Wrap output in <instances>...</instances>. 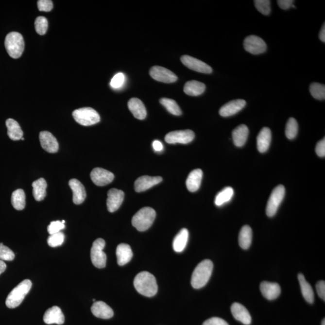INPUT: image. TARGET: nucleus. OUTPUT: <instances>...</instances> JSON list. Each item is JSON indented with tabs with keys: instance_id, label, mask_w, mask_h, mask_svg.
<instances>
[{
	"instance_id": "4c0bfd02",
	"label": "nucleus",
	"mask_w": 325,
	"mask_h": 325,
	"mask_svg": "<svg viewBox=\"0 0 325 325\" xmlns=\"http://www.w3.org/2000/svg\"><path fill=\"white\" fill-rule=\"evenodd\" d=\"M309 91L314 98L324 100L325 98V86L320 83H313L309 86Z\"/></svg>"
},
{
	"instance_id": "b1692460",
	"label": "nucleus",
	"mask_w": 325,
	"mask_h": 325,
	"mask_svg": "<svg viewBox=\"0 0 325 325\" xmlns=\"http://www.w3.org/2000/svg\"><path fill=\"white\" fill-rule=\"evenodd\" d=\"M272 138L271 131L268 127H264L257 138V144L259 152L266 153L270 147Z\"/></svg>"
},
{
	"instance_id": "7ed1b4c3",
	"label": "nucleus",
	"mask_w": 325,
	"mask_h": 325,
	"mask_svg": "<svg viewBox=\"0 0 325 325\" xmlns=\"http://www.w3.org/2000/svg\"><path fill=\"white\" fill-rule=\"evenodd\" d=\"M32 286V281L25 279L12 290L7 296L6 305L9 308H15L20 306L25 297L29 293Z\"/></svg>"
},
{
	"instance_id": "c85d7f7f",
	"label": "nucleus",
	"mask_w": 325,
	"mask_h": 325,
	"mask_svg": "<svg viewBox=\"0 0 325 325\" xmlns=\"http://www.w3.org/2000/svg\"><path fill=\"white\" fill-rule=\"evenodd\" d=\"M33 195L37 201H41L44 200L46 196V189L47 183L44 178H41L34 181L32 184Z\"/></svg>"
},
{
	"instance_id": "f8f14e48",
	"label": "nucleus",
	"mask_w": 325,
	"mask_h": 325,
	"mask_svg": "<svg viewBox=\"0 0 325 325\" xmlns=\"http://www.w3.org/2000/svg\"><path fill=\"white\" fill-rule=\"evenodd\" d=\"M181 61L186 67L196 72L204 73V74H210L213 71L212 68L205 63L190 56V55H183L181 58Z\"/></svg>"
},
{
	"instance_id": "7c9ffc66",
	"label": "nucleus",
	"mask_w": 325,
	"mask_h": 325,
	"mask_svg": "<svg viewBox=\"0 0 325 325\" xmlns=\"http://www.w3.org/2000/svg\"><path fill=\"white\" fill-rule=\"evenodd\" d=\"M298 280L301 286L302 296L307 302L312 304L314 302V294L311 285L306 281L304 274H298Z\"/></svg>"
},
{
	"instance_id": "49530a36",
	"label": "nucleus",
	"mask_w": 325,
	"mask_h": 325,
	"mask_svg": "<svg viewBox=\"0 0 325 325\" xmlns=\"http://www.w3.org/2000/svg\"><path fill=\"white\" fill-rule=\"evenodd\" d=\"M203 325H229L223 319L219 317H211L204 322Z\"/></svg>"
},
{
	"instance_id": "ea45409f",
	"label": "nucleus",
	"mask_w": 325,
	"mask_h": 325,
	"mask_svg": "<svg viewBox=\"0 0 325 325\" xmlns=\"http://www.w3.org/2000/svg\"><path fill=\"white\" fill-rule=\"evenodd\" d=\"M35 30L40 35H44L46 34L49 23L46 17H37L34 22Z\"/></svg>"
},
{
	"instance_id": "37998d69",
	"label": "nucleus",
	"mask_w": 325,
	"mask_h": 325,
	"mask_svg": "<svg viewBox=\"0 0 325 325\" xmlns=\"http://www.w3.org/2000/svg\"><path fill=\"white\" fill-rule=\"evenodd\" d=\"M125 80V75L121 72L118 73L111 80L110 86L113 88H114V89H119V88L122 86Z\"/></svg>"
},
{
	"instance_id": "9b49d317",
	"label": "nucleus",
	"mask_w": 325,
	"mask_h": 325,
	"mask_svg": "<svg viewBox=\"0 0 325 325\" xmlns=\"http://www.w3.org/2000/svg\"><path fill=\"white\" fill-rule=\"evenodd\" d=\"M150 74L156 81L165 83H174L178 79L177 76L171 70L159 66L151 68Z\"/></svg>"
},
{
	"instance_id": "5fc2aeb1",
	"label": "nucleus",
	"mask_w": 325,
	"mask_h": 325,
	"mask_svg": "<svg viewBox=\"0 0 325 325\" xmlns=\"http://www.w3.org/2000/svg\"><path fill=\"white\" fill-rule=\"evenodd\" d=\"M322 325H325V319L323 320V321L322 322Z\"/></svg>"
},
{
	"instance_id": "412c9836",
	"label": "nucleus",
	"mask_w": 325,
	"mask_h": 325,
	"mask_svg": "<svg viewBox=\"0 0 325 325\" xmlns=\"http://www.w3.org/2000/svg\"><path fill=\"white\" fill-rule=\"evenodd\" d=\"M260 291L264 298L272 301L280 295L281 287L278 283L264 281L260 284Z\"/></svg>"
},
{
	"instance_id": "f3484780",
	"label": "nucleus",
	"mask_w": 325,
	"mask_h": 325,
	"mask_svg": "<svg viewBox=\"0 0 325 325\" xmlns=\"http://www.w3.org/2000/svg\"><path fill=\"white\" fill-rule=\"evenodd\" d=\"M246 103L243 100H235L226 103L219 110V114L222 117H229L236 115L245 106Z\"/></svg>"
},
{
	"instance_id": "c03bdc74",
	"label": "nucleus",
	"mask_w": 325,
	"mask_h": 325,
	"mask_svg": "<svg viewBox=\"0 0 325 325\" xmlns=\"http://www.w3.org/2000/svg\"><path fill=\"white\" fill-rule=\"evenodd\" d=\"M65 228V224L63 223L62 221H57L51 222L49 226H48L47 230L50 235H51V234L59 233Z\"/></svg>"
},
{
	"instance_id": "aec40b11",
	"label": "nucleus",
	"mask_w": 325,
	"mask_h": 325,
	"mask_svg": "<svg viewBox=\"0 0 325 325\" xmlns=\"http://www.w3.org/2000/svg\"><path fill=\"white\" fill-rule=\"evenodd\" d=\"M232 314L237 321L245 325L251 324L252 319L248 309L242 305L236 302L231 307Z\"/></svg>"
},
{
	"instance_id": "9d476101",
	"label": "nucleus",
	"mask_w": 325,
	"mask_h": 325,
	"mask_svg": "<svg viewBox=\"0 0 325 325\" xmlns=\"http://www.w3.org/2000/svg\"><path fill=\"white\" fill-rule=\"evenodd\" d=\"M195 138V133L190 130L175 131L168 133L165 136V141L170 144L181 143L188 144Z\"/></svg>"
},
{
	"instance_id": "6e6552de",
	"label": "nucleus",
	"mask_w": 325,
	"mask_h": 325,
	"mask_svg": "<svg viewBox=\"0 0 325 325\" xmlns=\"http://www.w3.org/2000/svg\"><path fill=\"white\" fill-rule=\"evenodd\" d=\"M285 188L283 185H279L274 188L267 204L266 212L268 217H273L276 215L279 205L283 201Z\"/></svg>"
},
{
	"instance_id": "20e7f679",
	"label": "nucleus",
	"mask_w": 325,
	"mask_h": 325,
	"mask_svg": "<svg viewBox=\"0 0 325 325\" xmlns=\"http://www.w3.org/2000/svg\"><path fill=\"white\" fill-rule=\"evenodd\" d=\"M156 216L153 208L143 207L135 214L132 219V225L138 231H145L153 225Z\"/></svg>"
},
{
	"instance_id": "2eb2a0df",
	"label": "nucleus",
	"mask_w": 325,
	"mask_h": 325,
	"mask_svg": "<svg viewBox=\"0 0 325 325\" xmlns=\"http://www.w3.org/2000/svg\"><path fill=\"white\" fill-rule=\"evenodd\" d=\"M161 176H142L136 180L135 188L137 192H142L162 182Z\"/></svg>"
},
{
	"instance_id": "a211bd4d",
	"label": "nucleus",
	"mask_w": 325,
	"mask_h": 325,
	"mask_svg": "<svg viewBox=\"0 0 325 325\" xmlns=\"http://www.w3.org/2000/svg\"><path fill=\"white\" fill-rule=\"evenodd\" d=\"M44 321L48 325L54 324L60 325L64 324L65 316L59 307L54 306L45 312Z\"/></svg>"
},
{
	"instance_id": "dca6fc26",
	"label": "nucleus",
	"mask_w": 325,
	"mask_h": 325,
	"mask_svg": "<svg viewBox=\"0 0 325 325\" xmlns=\"http://www.w3.org/2000/svg\"><path fill=\"white\" fill-rule=\"evenodd\" d=\"M39 140L43 149L49 153H55L59 151V143L51 133L42 132L39 134Z\"/></svg>"
},
{
	"instance_id": "603ef678",
	"label": "nucleus",
	"mask_w": 325,
	"mask_h": 325,
	"mask_svg": "<svg viewBox=\"0 0 325 325\" xmlns=\"http://www.w3.org/2000/svg\"><path fill=\"white\" fill-rule=\"evenodd\" d=\"M319 38L323 42H325V24L322 26L321 32L319 33Z\"/></svg>"
},
{
	"instance_id": "f704fd0d",
	"label": "nucleus",
	"mask_w": 325,
	"mask_h": 325,
	"mask_svg": "<svg viewBox=\"0 0 325 325\" xmlns=\"http://www.w3.org/2000/svg\"><path fill=\"white\" fill-rule=\"evenodd\" d=\"M233 195V188L231 187H226L216 195L215 203L217 206L223 205L224 204L230 202Z\"/></svg>"
},
{
	"instance_id": "39448f33",
	"label": "nucleus",
	"mask_w": 325,
	"mask_h": 325,
	"mask_svg": "<svg viewBox=\"0 0 325 325\" xmlns=\"http://www.w3.org/2000/svg\"><path fill=\"white\" fill-rule=\"evenodd\" d=\"M4 44L7 53L14 59L19 58L23 53L24 40L19 33H9L5 39Z\"/></svg>"
},
{
	"instance_id": "f03ea898",
	"label": "nucleus",
	"mask_w": 325,
	"mask_h": 325,
	"mask_svg": "<svg viewBox=\"0 0 325 325\" xmlns=\"http://www.w3.org/2000/svg\"><path fill=\"white\" fill-rule=\"evenodd\" d=\"M213 262L205 259L196 267L191 276V284L194 289L203 288L207 284L212 274Z\"/></svg>"
},
{
	"instance_id": "79ce46f5",
	"label": "nucleus",
	"mask_w": 325,
	"mask_h": 325,
	"mask_svg": "<svg viewBox=\"0 0 325 325\" xmlns=\"http://www.w3.org/2000/svg\"><path fill=\"white\" fill-rule=\"evenodd\" d=\"M15 254L8 247L0 243V260L12 261L15 258Z\"/></svg>"
},
{
	"instance_id": "4be33fe9",
	"label": "nucleus",
	"mask_w": 325,
	"mask_h": 325,
	"mask_svg": "<svg viewBox=\"0 0 325 325\" xmlns=\"http://www.w3.org/2000/svg\"><path fill=\"white\" fill-rule=\"evenodd\" d=\"M92 314L98 318L108 319L113 316V311L109 306L103 301H96L91 307Z\"/></svg>"
},
{
	"instance_id": "f257e3e1",
	"label": "nucleus",
	"mask_w": 325,
	"mask_h": 325,
	"mask_svg": "<svg viewBox=\"0 0 325 325\" xmlns=\"http://www.w3.org/2000/svg\"><path fill=\"white\" fill-rule=\"evenodd\" d=\"M134 286L136 291L147 297L155 296L158 286L155 276L148 272H142L135 277Z\"/></svg>"
},
{
	"instance_id": "393cba45",
	"label": "nucleus",
	"mask_w": 325,
	"mask_h": 325,
	"mask_svg": "<svg viewBox=\"0 0 325 325\" xmlns=\"http://www.w3.org/2000/svg\"><path fill=\"white\" fill-rule=\"evenodd\" d=\"M203 176V171L200 169L195 170L189 173L186 180V186L191 192H195L200 188Z\"/></svg>"
},
{
	"instance_id": "09e8293b",
	"label": "nucleus",
	"mask_w": 325,
	"mask_h": 325,
	"mask_svg": "<svg viewBox=\"0 0 325 325\" xmlns=\"http://www.w3.org/2000/svg\"><path fill=\"white\" fill-rule=\"evenodd\" d=\"M316 291L320 298L325 301V283L324 281H319L316 286Z\"/></svg>"
},
{
	"instance_id": "5701e85b",
	"label": "nucleus",
	"mask_w": 325,
	"mask_h": 325,
	"mask_svg": "<svg viewBox=\"0 0 325 325\" xmlns=\"http://www.w3.org/2000/svg\"><path fill=\"white\" fill-rule=\"evenodd\" d=\"M128 107L132 114L138 120H144L147 117V110L142 101L138 98H133L128 103Z\"/></svg>"
},
{
	"instance_id": "c9c22d12",
	"label": "nucleus",
	"mask_w": 325,
	"mask_h": 325,
	"mask_svg": "<svg viewBox=\"0 0 325 325\" xmlns=\"http://www.w3.org/2000/svg\"><path fill=\"white\" fill-rule=\"evenodd\" d=\"M160 102L171 114L175 116H180L182 114L181 108L175 101L170 99V98H163L160 100Z\"/></svg>"
},
{
	"instance_id": "ddd939ff",
	"label": "nucleus",
	"mask_w": 325,
	"mask_h": 325,
	"mask_svg": "<svg viewBox=\"0 0 325 325\" xmlns=\"http://www.w3.org/2000/svg\"><path fill=\"white\" fill-rule=\"evenodd\" d=\"M115 176L113 173L104 169L96 168L90 173L93 183L98 186H104L112 183Z\"/></svg>"
},
{
	"instance_id": "4468645a",
	"label": "nucleus",
	"mask_w": 325,
	"mask_h": 325,
	"mask_svg": "<svg viewBox=\"0 0 325 325\" xmlns=\"http://www.w3.org/2000/svg\"><path fill=\"white\" fill-rule=\"evenodd\" d=\"M123 199H124V193L123 191L117 188H112L108 190L107 200L108 211L113 213L118 210L122 205Z\"/></svg>"
},
{
	"instance_id": "473e14b6",
	"label": "nucleus",
	"mask_w": 325,
	"mask_h": 325,
	"mask_svg": "<svg viewBox=\"0 0 325 325\" xmlns=\"http://www.w3.org/2000/svg\"><path fill=\"white\" fill-rule=\"evenodd\" d=\"M252 239H253V231L251 228L248 225L243 226L239 233V245L243 249H248L251 246Z\"/></svg>"
},
{
	"instance_id": "e433bc0d",
	"label": "nucleus",
	"mask_w": 325,
	"mask_h": 325,
	"mask_svg": "<svg viewBox=\"0 0 325 325\" xmlns=\"http://www.w3.org/2000/svg\"><path fill=\"white\" fill-rule=\"evenodd\" d=\"M298 124L296 120L291 118L287 122L286 127V136L290 140L294 139L298 135Z\"/></svg>"
},
{
	"instance_id": "8fccbe9b",
	"label": "nucleus",
	"mask_w": 325,
	"mask_h": 325,
	"mask_svg": "<svg viewBox=\"0 0 325 325\" xmlns=\"http://www.w3.org/2000/svg\"><path fill=\"white\" fill-rule=\"evenodd\" d=\"M293 0H278V1H277L279 7L283 10L291 8L293 4Z\"/></svg>"
},
{
	"instance_id": "0eeeda50",
	"label": "nucleus",
	"mask_w": 325,
	"mask_h": 325,
	"mask_svg": "<svg viewBox=\"0 0 325 325\" xmlns=\"http://www.w3.org/2000/svg\"><path fill=\"white\" fill-rule=\"evenodd\" d=\"M105 246V242L103 239H98L93 243L90 251V258L96 268L102 269L106 265V254L103 251Z\"/></svg>"
},
{
	"instance_id": "a19ab883",
	"label": "nucleus",
	"mask_w": 325,
	"mask_h": 325,
	"mask_svg": "<svg viewBox=\"0 0 325 325\" xmlns=\"http://www.w3.org/2000/svg\"><path fill=\"white\" fill-rule=\"evenodd\" d=\"M257 9L262 14L268 15L270 14L271 1L269 0H256L254 1Z\"/></svg>"
},
{
	"instance_id": "6ab92c4d",
	"label": "nucleus",
	"mask_w": 325,
	"mask_h": 325,
	"mask_svg": "<svg viewBox=\"0 0 325 325\" xmlns=\"http://www.w3.org/2000/svg\"><path fill=\"white\" fill-rule=\"evenodd\" d=\"M69 185L73 193V202L77 205L84 202L86 192L82 183L77 179H71L69 181Z\"/></svg>"
},
{
	"instance_id": "423d86ee",
	"label": "nucleus",
	"mask_w": 325,
	"mask_h": 325,
	"mask_svg": "<svg viewBox=\"0 0 325 325\" xmlns=\"http://www.w3.org/2000/svg\"><path fill=\"white\" fill-rule=\"evenodd\" d=\"M73 118L75 121L83 126H90L100 121L98 113L90 107L79 108L72 112Z\"/></svg>"
},
{
	"instance_id": "72a5a7b5",
	"label": "nucleus",
	"mask_w": 325,
	"mask_h": 325,
	"mask_svg": "<svg viewBox=\"0 0 325 325\" xmlns=\"http://www.w3.org/2000/svg\"><path fill=\"white\" fill-rule=\"evenodd\" d=\"M11 203L17 210H24L26 206V194L22 189H17L12 194Z\"/></svg>"
},
{
	"instance_id": "a878e982",
	"label": "nucleus",
	"mask_w": 325,
	"mask_h": 325,
	"mask_svg": "<svg viewBox=\"0 0 325 325\" xmlns=\"http://www.w3.org/2000/svg\"><path fill=\"white\" fill-rule=\"evenodd\" d=\"M118 264L120 266H124L129 263L133 257V252L131 247L127 244L121 243L117 248Z\"/></svg>"
},
{
	"instance_id": "c756f323",
	"label": "nucleus",
	"mask_w": 325,
	"mask_h": 325,
	"mask_svg": "<svg viewBox=\"0 0 325 325\" xmlns=\"http://www.w3.org/2000/svg\"><path fill=\"white\" fill-rule=\"evenodd\" d=\"M205 85L196 80H191L186 83L184 87V92L190 96H198L203 94L205 90Z\"/></svg>"
},
{
	"instance_id": "bb28decb",
	"label": "nucleus",
	"mask_w": 325,
	"mask_h": 325,
	"mask_svg": "<svg viewBox=\"0 0 325 325\" xmlns=\"http://www.w3.org/2000/svg\"><path fill=\"white\" fill-rule=\"evenodd\" d=\"M249 135V129L246 125L241 124L236 128L232 133L234 145L241 147L245 144Z\"/></svg>"
},
{
	"instance_id": "864d4df0",
	"label": "nucleus",
	"mask_w": 325,
	"mask_h": 325,
	"mask_svg": "<svg viewBox=\"0 0 325 325\" xmlns=\"http://www.w3.org/2000/svg\"><path fill=\"white\" fill-rule=\"evenodd\" d=\"M7 266L3 261L0 260V274L6 271Z\"/></svg>"
},
{
	"instance_id": "3c124183",
	"label": "nucleus",
	"mask_w": 325,
	"mask_h": 325,
	"mask_svg": "<svg viewBox=\"0 0 325 325\" xmlns=\"http://www.w3.org/2000/svg\"><path fill=\"white\" fill-rule=\"evenodd\" d=\"M153 147L157 152H161L163 150V145L159 140H154L153 142Z\"/></svg>"
},
{
	"instance_id": "6e6d98bb",
	"label": "nucleus",
	"mask_w": 325,
	"mask_h": 325,
	"mask_svg": "<svg viewBox=\"0 0 325 325\" xmlns=\"http://www.w3.org/2000/svg\"><path fill=\"white\" fill-rule=\"evenodd\" d=\"M21 140H24V137H22Z\"/></svg>"
},
{
	"instance_id": "58836bf2",
	"label": "nucleus",
	"mask_w": 325,
	"mask_h": 325,
	"mask_svg": "<svg viewBox=\"0 0 325 325\" xmlns=\"http://www.w3.org/2000/svg\"><path fill=\"white\" fill-rule=\"evenodd\" d=\"M65 240L64 234L61 231L59 233L51 234L48 238L47 242L50 246L52 248L61 246L64 243Z\"/></svg>"
},
{
	"instance_id": "de8ad7c7",
	"label": "nucleus",
	"mask_w": 325,
	"mask_h": 325,
	"mask_svg": "<svg viewBox=\"0 0 325 325\" xmlns=\"http://www.w3.org/2000/svg\"><path fill=\"white\" fill-rule=\"evenodd\" d=\"M316 153L317 155L321 157H324L325 156V138L319 141L318 143H317L316 147Z\"/></svg>"
},
{
	"instance_id": "cd10ccee",
	"label": "nucleus",
	"mask_w": 325,
	"mask_h": 325,
	"mask_svg": "<svg viewBox=\"0 0 325 325\" xmlns=\"http://www.w3.org/2000/svg\"><path fill=\"white\" fill-rule=\"evenodd\" d=\"M6 125L7 128V135L11 140H19L23 137V132L16 120L8 119L6 120Z\"/></svg>"
},
{
	"instance_id": "a18cd8bd",
	"label": "nucleus",
	"mask_w": 325,
	"mask_h": 325,
	"mask_svg": "<svg viewBox=\"0 0 325 325\" xmlns=\"http://www.w3.org/2000/svg\"><path fill=\"white\" fill-rule=\"evenodd\" d=\"M37 7L39 11L50 12L53 8V4L50 0H39L37 1Z\"/></svg>"
},
{
	"instance_id": "1a4fd4ad",
	"label": "nucleus",
	"mask_w": 325,
	"mask_h": 325,
	"mask_svg": "<svg viewBox=\"0 0 325 325\" xmlns=\"http://www.w3.org/2000/svg\"><path fill=\"white\" fill-rule=\"evenodd\" d=\"M244 49L252 54L258 55L266 51L267 45L263 39L255 35H251L244 39Z\"/></svg>"
},
{
	"instance_id": "2f4dec72",
	"label": "nucleus",
	"mask_w": 325,
	"mask_h": 325,
	"mask_svg": "<svg viewBox=\"0 0 325 325\" xmlns=\"http://www.w3.org/2000/svg\"><path fill=\"white\" fill-rule=\"evenodd\" d=\"M188 239V231L183 228L175 236L173 241V248L176 253H181L187 245Z\"/></svg>"
}]
</instances>
